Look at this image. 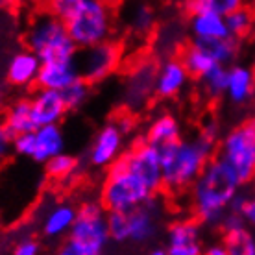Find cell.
<instances>
[{"label": "cell", "instance_id": "obj_1", "mask_svg": "<svg viewBox=\"0 0 255 255\" xmlns=\"http://www.w3.org/2000/svg\"><path fill=\"white\" fill-rule=\"evenodd\" d=\"M218 126L209 122L194 139H179L159 146L163 189L170 192L189 191L209 159L217 153Z\"/></svg>", "mask_w": 255, "mask_h": 255}, {"label": "cell", "instance_id": "obj_2", "mask_svg": "<svg viewBox=\"0 0 255 255\" xmlns=\"http://www.w3.org/2000/svg\"><path fill=\"white\" fill-rule=\"evenodd\" d=\"M237 172L217 153L209 159L202 174L191 185V207L202 226L220 228L231 200L243 189Z\"/></svg>", "mask_w": 255, "mask_h": 255}, {"label": "cell", "instance_id": "obj_3", "mask_svg": "<svg viewBox=\"0 0 255 255\" xmlns=\"http://www.w3.org/2000/svg\"><path fill=\"white\" fill-rule=\"evenodd\" d=\"M63 22L78 48L108 41L115 24L113 4L111 0H74Z\"/></svg>", "mask_w": 255, "mask_h": 255}, {"label": "cell", "instance_id": "obj_4", "mask_svg": "<svg viewBox=\"0 0 255 255\" xmlns=\"http://www.w3.org/2000/svg\"><path fill=\"white\" fill-rule=\"evenodd\" d=\"M111 243L108 230V211L102 202H83L78 207L76 220L70 228L65 244L59 248L63 255H100Z\"/></svg>", "mask_w": 255, "mask_h": 255}, {"label": "cell", "instance_id": "obj_5", "mask_svg": "<svg viewBox=\"0 0 255 255\" xmlns=\"http://www.w3.org/2000/svg\"><path fill=\"white\" fill-rule=\"evenodd\" d=\"M26 46L37 54L41 61H74L78 48L70 39L63 19L50 9L37 13L26 30Z\"/></svg>", "mask_w": 255, "mask_h": 255}, {"label": "cell", "instance_id": "obj_6", "mask_svg": "<svg viewBox=\"0 0 255 255\" xmlns=\"http://www.w3.org/2000/svg\"><path fill=\"white\" fill-rule=\"evenodd\" d=\"M155 192L128 166L124 157L108 166V174L104 179L102 191H100V202L106 211H131L140 204L148 202Z\"/></svg>", "mask_w": 255, "mask_h": 255}, {"label": "cell", "instance_id": "obj_7", "mask_svg": "<svg viewBox=\"0 0 255 255\" xmlns=\"http://www.w3.org/2000/svg\"><path fill=\"white\" fill-rule=\"evenodd\" d=\"M217 155L222 157L233 168L243 181L248 185L255 174V124L252 121L231 128L218 140Z\"/></svg>", "mask_w": 255, "mask_h": 255}, {"label": "cell", "instance_id": "obj_8", "mask_svg": "<svg viewBox=\"0 0 255 255\" xmlns=\"http://www.w3.org/2000/svg\"><path fill=\"white\" fill-rule=\"evenodd\" d=\"M122 61V46L113 41H102L87 48H80L76 54V65L80 78L85 82L100 83L109 78Z\"/></svg>", "mask_w": 255, "mask_h": 255}, {"label": "cell", "instance_id": "obj_9", "mask_svg": "<svg viewBox=\"0 0 255 255\" xmlns=\"http://www.w3.org/2000/svg\"><path fill=\"white\" fill-rule=\"evenodd\" d=\"M128 166L146 183L152 192L163 189V168H161V152L159 146L150 140H139L128 152L122 153Z\"/></svg>", "mask_w": 255, "mask_h": 255}, {"label": "cell", "instance_id": "obj_10", "mask_svg": "<svg viewBox=\"0 0 255 255\" xmlns=\"http://www.w3.org/2000/svg\"><path fill=\"white\" fill-rule=\"evenodd\" d=\"M126 133L117 121L104 124L91 142L87 161L93 168H108L124 153Z\"/></svg>", "mask_w": 255, "mask_h": 255}, {"label": "cell", "instance_id": "obj_11", "mask_svg": "<svg viewBox=\"0 0 255 255\" xmlns=\"http://www.w3.org/2000/svg\"><path fill=\"white\" fill-rule=\"evenodd\" d=\"M155 72L157 67L150 61H142L128 72L122 87V98L128 109L139 111L146 108L150 98L155 96Z\"/></svg>", "mask_w": 255, "mask_h": 255}, {"label": "cell", "instance_id": "obj_12", "mask_svg": "<svg viewBox=\"0 0 255 255\" xmlns=\"http://www.w3.org/2000/svg\"><path fill=\"white\" fill-rule=\"evenodd\" d=\"M165 250L168 255H200L204 254V233L198 218L176 220L166 230Z\"/></svg>", "mask_w": 255, "mask_h": 255}, {"label": "cell", "instance_id": "obj_13", "mask_svg": "<svg viewBox=\"0 0 255 255\" xmlns=\"http://www.w3.org/2000/svg\"><path fill=\"white\" fill-rule=\"evenodd\" d=\"M161 218L163 209L155 198H150L148 202L140 204L139 207L128 211V220H129V243L133 244H150L159 235Z\"/></svg>", "mask_w": 255, "mask_h": 255}, {"label": "cell", "instance_id": "obj_14", "mask_svg": "<svg viewBox=\"0 0 255 255\" xmlns=\"http://www.w3.org/2000/svg\"><path fill=\"white\" fill-rule=\"evenodd\" d=\"M191 74L181 58L170 56L157 65L155 72V98L172 100L187 89Z\"/></svg>", "mask_w": 255, "mask_h": 255}, {"label": "cell", "instance_id": "obj_15", "mask_svg": "<svg viewBox=\"0 0 255 255\" xmlns=\"http://www.w3.org/2000/svg\"><path fill=\"white\" fill-rule=\"evenodd\" d=\"M30 102H32L33 121L37 128L46 126V124H59L69 113L61 91L37 87V91L30 98Z\"/></svg>", "mask_w": 255, "mask_h": 255}, {"label": "cell", "instance_id": "obj_16", "mask_svg": "<svg viewBox=\"0 0 255 255\" xmlns=\"http://www.w3.org/2000/svg\"><path fill=\"white\" fill-rule=\"evenodd\" d=\"M41 65H43V61L33 50H30V48L19 50L17 54H13L6 65L7 82L11 83L13 87H20V89L32 87L37 83Z\"/></svg>", "mask_w": 255, "mask_h": 255}, {"label": "cell", "instance_id": "obj_17", "mask_svg": "<svg viewBox=\"0 0 255 255\" xmlns=\"http://www.w3.org/2000/svg\"><path fill=\"white\" fill-rule=\"evenodd\" d=\"M189 33H191L192 39H200V41L224 39L231 35L230 30H228L226 17L217 11H209V9L191 13V17H189Z\"/></svg>", "mask_w": 255, "mask_h": 255}, {"label": "cell", "instance_id": "obj_18", "mask_svg": "<svg viewBox=\"0 0 255 255\" xmlns=\"http://www.w3.org/2000/svg\"><path fill=\"white\" fill-rule=\"evenodd\" d=\"M226 96L235 106H244L252 102L255 96V70L248 65L230 67Z\"/></svg>", "mask_w": 255, "mask_h": 255}, {"label": "cell", "instance_id": "obj_19", "mask_svg": "<svg viewBox=\"0 0 255 255\" xmlns=\"http://www.w3.org/2000/svg\"><path fill=\"white\" fill-rule=\"evenodd\" d=\"M80 78L76 59L74 61H46L41 65L37 76V87L63 91Z\"/></svg>", "mask_w": 255, "mask_h": 255}, {"label": "cell", "instance_id": "obj_20", "mask_svg": "<svg viewBox=\"0 0 255 255\" xmlns=\"http://www.w3.org/2000/svg\"><path fill=\"white\" fill-rule=\"evenodd\" d=\"M78 207L67 202H58L45 213V217L41 220V233L43 237L56 241L61 237L69 235L72 224L76 220Z\"/></svg>", "mask_w": 255, "mask_h": 255}, {"label": "cell", "instance_id": "obj_21", "mask_svg": "<svg viewBox=\"0 0 255 255\" xmlns=\"http://www.w3.org/2000/svg\"><path fill=\"white\" fill-rule=\"evenodd\" d=\"M61 152H65V135L59 124L35 128V152L32 157L35 163L45 165L46 161Z\"/></svg>", "mask_w": 255, "mask_h": 255}, {"label": "cell", "instance_id": "obj_22", "mask_svg": "<svg viewBox=\"0 0 255 255\" xmlns=\"http://www.w3.org/2000/svg\"><path fill=\"white\" fill-rule=\"evenodd\" d=\"M144 139L157 144V146L179 140L181 139V124L170 113H159L157 117H153L152 122L148 124Z\"/></svg>", "mask_w": 255, "mask_h": 255}, {"label": "cell", "instance_id": "obj_23", "mask_svg": "<svg viewBox=\"0 0 255 255\" xmlns=\"http://www.w3.org/2000/svg\"><path fill=\"white\" fill-rule=\"evenodd\" d=\"M4 124L13 135L24 133V131H33L35 129V121L32 113V102L30 98H20L17 102H13L7 108L4 115Z\"/></svg>", "mask_w": 255, "mask_h": 255}, {"label": "cell", "instance_id": "obj_24", "mask_svg": "<svg viewBox=\"0 0 255 255\" xmlns=\"http://www.w3.org/2000/svg\"><path fill=\"white\" fill-rule=\"evenodd\" d=\"M181 59H183V63H185L187 70H189V74L194 78L204 76L207 70L213 69L215 65H218L217 61H215V58L211 56L209 52H207V48H205L198 39H192L191 43L183 48Z\"/></svg>", "mask_w": 255, "mask_h": 255}, {"label": "cell", "instance_id": "obj_25", "mask_svg": "<svg viewBox=\"0 0 255 255\" xmlns=\"http://www.w3.org/2000/svg\"><path fill=\"white\" fill-rule=\"evenodd\" d=\"M222 243L228 250V255H255V235L248 224L224 231Z\"/></svg>", "mask_w": 255, "mask_h": 255}, {"label": "cell", "instance_id": "obj_26", "mask_svg": "<svg viewBox=\"0 0 255 255\" xmlns=\"http://www.w3.org/2000/svg\"><path fill=\"white\" fill-rule=\"evenodd\" d=\"M228 72L230 67L228 65H215L213 69H209L204 76H200V87L207 98L217 100L222 95H226V87H228Z\"/></svg>", "mask_w": 255, "mask_h": 255}, {"label": "cell", "instance_id": "obj_27", "mask_svg": "<svg viewBox=\"0 0 255 255\" xmlns=\"http://www.w3.org/2000/svg\"><path fill=\"white\" fill-rule=\"evenodd\" d=\"M200 41V39H198ZM202 45L207 48L215 61L220 65H228L230 67L235 61L237 54H239V39L230 35L224 39H211V41H200Z\"/></svg>", "mask_w": 255, "mask_h": 255}, {"label": "cell", "instance_id": "obj_28", "mask_svg": "<svg viewBox=\"0 0 255 255\" xmlns=\"http://www.w3.org/2000/svg\"><path fill=\"white\" fill-rule=\"evenodd\" d=\"M45 166H46V174L52 179H56V181H69L78 172L80 161H78V157L70 155V153L61 152L58 155H54L52 159L46 161Z\"/></svg>", "mask_w": 255, "mask_h": 255}, {"label": "cell", "instance_id": "obj_29", "mask_svg": "<svg viewBox=\"0 0 255 255\" xmlns=\"http://www.w3.org/2000/svg\"><path fill=\"white\" fill-rule=\"evenodd\" d=\"M226 22H228V30H230V33L233 37L243 39L244 35H248L252 32L255 19L250 7L241 6L226 15Z\"/></svg>", "mask_w": 255, "mask_h": 255}, {"label": "cell", "instance_id": "obj_30", "mask_svg": "<svg viewBox=\"0 0 255 255\" xmlns=\"http://www.w3.org/2000/svg\"><path fill=\"white\" fill-rule=\"evenodd\" d=\"M244 6V0H187L185 9L191 13L202 11V9H209V11H217L220 15H228L237 7Z\"/></svg>", "mask_w": 255, "mask_h": 255}, {"label": "cell", "instance_id": "obj_31", "mask_svg": "<svg viewBox=\"0 0 255 255\" xmlns=\"http://www.w3.org/2000/svg\"><path fill=\"white\" fill-rule=\"evenodd\" d=\"M108 230L111 243H129V220L126 211H108Z\"/></svg>", "mask_w": 255, "mask_h": 255}, {"label": "cell", "instance_id": "obj_32", "mask_svg": "<svg viewBox=\"0 0 255 255\" xmlns=\"http://www.w3.org/2000/svg\"><path fill=\"white\" fill-rule=\"evenodd\" d=\"M89 87H91L89 82H85L83 78H78L76 82L70 83L67 89L61 91L69 111H78V109H82L83 106L87 104V98H89Z\"/></svg>", "mask_w": 255, "mask_h": 255}, {"label": "cell", "instance_id": "obj_33", "mask_svg": "<svg viewBox=\"0 0 255 255\" xmlns=\"http://www.w3.org/2000/svg\"><path fill=\"white\" fill-rule=\"evenodd\" d=\"M153 22H155V17H153V11L150 6H137L133 9V15L129 19V28L133 30L137 35H146L150 30H152Z\"/></svg>", "mask_w": 255, "mask_h": 255}, {"label": "cell", "instance_id": "obj_34", "mask_svg": "<svg viewBox=\"0 0 255 255\" xmlns=\"http://www.w3.org/2000/svg\"><path fill=\"white\" fill-rule=\"evenodd\" d=\"M13 152L20 157H30L32 159L33 152H35V129L13 135Z\"/></svg>", "mask_w": 255, "mask_h": 255}, {"label": "cell", "instance_id": "obj_35", "mask_svg": "<svg viewBox=\"0 0 255 255\" xmlns=\"http://www.w3.org/2000/svg\"><path fill=\"white\" fill-rule=\"evenodd\" d=\"M41 252V244L33 237H22L15 243L13 254L15 255H37Z\"/></svg>", "mask_w": 255, "mask_h": 255}, {"label": "cell", "instance_id": "obj_36", "mask_svg": "<svg viewBox=\"0 0 255 255\" xmlns=\"http://www.w3.org/2000/svg\"><path fill=\"white\" fill-rule=\"evenodd\" d=\"M13 152V133L6 128V124H0V163L7 159V155Z\"/></svg>", "mask_w": 255, "mask_h": 255}, {"label": "cell", "instance_id": "obj_37", "mask_svg": "<svg viewBox=\"0 0 255 255\" xmlns=\"http://www.w3.org/2000/svg\"><path fill=\"white\" fill-rule=\"evenodd\" d=\"M243 217H244V220H246V224H248L250 228L255 230V194L254 192H252V196H250L248 204L244 205Z\"/></svg>", "mask_w": 255, "mask_h": 255}, {"label": "cell", "instance_id": "obj_38", "mask_svg": "<svg viewBox=\"0 0 255 255\" xmlns=\"http://www.w3.org/2000/svg\"><path fill=\"white\" fill-rule=\"evenodd\" d=\"M204 252H205L207 255H228V250H226L224 243H215V244H211V246L204 248Z\"/></svg>", "mask_w": 255, "mask_h": 255}, {"label": "cell", "instance_id": "obj_39", "mask_svg": "<svg viewBox=\"0 0 255 255\" xmlns=\"http://www.w3.org/2000/svg\"><path fill=\"white\" fill-rule=\"evenodd\" d=\"M150 254H153V255H163V254H166V250L165 248H155V250H150Z\"/></svg>", "mask_w": 255, "mask_h": 255}, {"label": "cell", "instance_id": "obj_40", "mask_svg": "<svg viewBox=\"0 0 255 255\" xmlns=\"http://www.w3.org/2000/svg\"><path fill=\"white\" fill-rule=\"evenodd\" d=\"M250 183H252V192L255 194V174H254V178H252V181H250Z\"/></svg>", "mask_w": 255, "mask_h": 255}, {"label": "cell", "instance_id": "obj_41", "mask_svg": "<svg viewBox=\"0 0 255 255\" xmlns=\"http://www.w3.org/2000/svg\"><path fill=\"white\" fill-rule=\"evenodd\" d=\"M35 2H37V4H46V6H48L52 0H35Z\"/></svg>", "mask_w": 255, "mask_h": 255}, {"label": "cell", "instance_id": "obj_42", "mask_svg": "<svg viewBox=\"0 0 255 255\" xmlns=\"http://www.w3.org/2000/svg\"><path fill=\"white\" fill-rule=\"evenodd\" d=\"M252 122L255 124V109H254V119H252Z\"/></svg>", "mask_w": 255, "mask_h": 255}]
</instances>
